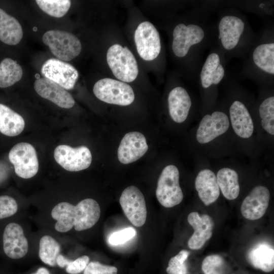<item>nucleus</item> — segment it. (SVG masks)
I'll return each instance as SVG.
<instances>
[{
    "label": "nucleus",
    "instance_id": "nucleus-37",
    "mask_svg": "<svg viewBox=\"0 0 274 274\" xmlns=\"http://www.w3.org/2000/svg\"><path fill=\"white\" fill-rule=\"evenodd\" d=\"M117 268L115 266L93 261L88 264L84 270V274H117Z\"/></svg>",
    "mask_w": 274,
    "mask_h": 274
},
{
    "label": "nucleus",
    "instance_id": "nucleus-31",
    "mask_svg": "<svg viewBox=\"0 0 274 274\" xmlns=\"http://www.w3.org/2000/svg\"><path fill=\"white\" fill-rule=\"evenodd\" d=\"M224 4H228L229 6L232 5L263 17L273 15V1H236L224 2Z\"/></svg>",
    "mask_w": 274,
    "mask_h": 274
},
{
    "label": "nucleus",
    "instance_id": "nucleus-35",
    "mask_svg": "<svg viewBox=\"0 0 274 274\" xmlns=\"http://www.w3.org/2000/svg\"><path fill=\"white\" fill-rule=\"evenodd\" d=\"M189 252L182 250L176 256L172 257L166 271L168 274H187V268L185 261L187 259Z\"/></svg>",
    "mask_w": 274,
    "mask_h": 274
},
{
    "label": "nucleus",
    "instance_id": "nucleus-40",
    "mask_svg": "<svg viewBox=\"0 0 274 274\" xmlns=\"http://www.w3.org/2000/svg\"><path fill=\"white\" fill-rule=\"evenodd\" d=\"M31 274H50L49 270L45 267H40L35 273Z\"/></svg>",
    "mask_w": 274,
    "mask_h": 274
},
{
    "label": "nucleus",
    "instance_id": "nucleus-12",
    "mask_svg": "<svg viewBox=\"0 0 274 274\" xmlns=\"http://www.w3.org/2000/svg\"><path fill=\"white\" fill-rule=\"evenodd\" d=\"M138 54L145 60L156 59L161 51V39L159 32L149 21L141 23L134 35Z\"/></svg>",
    "mask_w": 274,
    "mask_h": 274
},
{
    "label": "nucleus",
    "instance_id": "nucleus-18",
    "mask_svg": "<svg viewBox=\"0 0 274 274\" xmlns=\"http://www.w3.org/2000/svg\"><path fill=\"white\" fill-rule=\"evenodd\" d=\"M270 193L265 186L255 187L244 199L241 213L246 219L255 220L261 218L265 214L269 204Z\"/></svg>",
    "mask_w": 274,
    "mask_h": 274
},
{
    "label": "nucleus",
    "instance_id": "nucleus-32",
    "mask_svg": "<svg viewBox=\"0 0 274 274\" xmlns=\"http://www.w3.org/2000/svg\"><path fill=\"white\" fill-rule=\"evenodd\" d=\"M36 2L43 11L56 18L64 16L71 5L69 0H37Z\"/></svg>",
    "mask_w": 274,
    "mask_h": 274
},
{
    "label": "nucleus",
    "instance_id": "nucleus-26",
    "mask_svg": "<svg viewBox=\"0 0 274 274\" xmlns=\"http://www.w3.org/2000/svg\"><path fill=\"white\" fill-rule=\"evenodd\" d=\"M22 117L7 106L0 104V132L8 136L19 135L23 130Z\"/></svg>",
    "mask_w": 274,
    "mask_h": 274
},
{
    "label": "nucleus",
    "instance_id": "nucleus-17",
    "mask_svg": "<svg viewBox=\"0 0 274 274\" xmlns=\"http://www.w3.org/2000/svg\"><path fill=\"white\" fill-rule=\"evenodd\" d=\"M148 146L141 132L127 133L122 138L118 149V158L123 164H129L141 158L147 151Z\"/></svg>",
    "mask_w": 274,
    "mask_h": 274
},
{
    "label": "nucleus",
    "instance_id": "nucleus-39",
    "mask_svg": "<svg viewBox=\"0 0 274 274\" xmlns=\"http://www.w3.org/2000/svg\"><path fill=\"white\" fill-rule=\"evenodd\" d=\"M70 262V260L60 254L57 257L56 260V264L61 268L66 266Z\"/></svg>",
    "mask_w": 274,
    "mask_h": 274
},
{
    "label": "nucleus",
    "instance_id": "nucleus-33",
    "mask_svg": "<svg viewBox=\"0 0 274 274\" xmlns=\"http://www.w3.org/2000/svg\"><path fill=\"white\" fill-rule=\"evenodd\" d=\"M16 199L9 195H0V226L13 217L18 212Z\"/></svg>",
    "mask_w": 274,
    "mask_h": 274
},
{
    "label": "nucleus",
    "instance_id": "nucleus-20",
    "mask_svg": "<svg viewBox=\"0 0 274 274\" xmlns=\"http://www.w3.org/2000/svg\"><path fill=\"white\" fill-rule=\"evenodd\" d=\"M229 115L232 128L241 138H250L254 131V124L251 114L245 103L239 99L230 102Z\"/></svg>",
    "mask_w": 274,
    "mask_h": 274
},
{
    "label": "nucleus",
    "instance_id": "nucleus-3",
    "mask_svg": "<svg viewBox=\"0 0 274 274\" xmlns=\"http://www.w3.org/2000/svg\"><path fill=\"white\" fill-rule=\"evenodd\" d=\"M243 60L239 80L250 79L263 87L273 85L274 27L271 22H267L257 33Z\"/></svg>",
    "mask_w": 274,
    "mask_h": 274
},
{
    "label": "nucleus",
    "instance_id": "nucleus-27",
    "mask_svg": "<svg viewBox=\"0 0 274 274\" xmlns=\"http://www.w3.org/2000/svg\"><path fill=\"white\" fill-rule=\"evenodd\" d=\"M217 181L223 196L228 200H234L239 193L240 188L237 172L228 167L220 169L217 173Z\"/></svg>",
    "mask_w": 274,
    "mask_h": 274
},
{
    "label": "nucleus",
    "instance_id": "nucleus-23",
    "mask_svg": "<svg viewBox=\"0 0 274 274\" xmlns=\"http://www.w3.org/2000/svg\"><path fill=\"white\" fill-rule=\"evenodd\" d=\"M195 187L202 202L209 206L214 202L220 195V188L214 173L210 169L200 170L195 180Z\"/></svg>",
    "mask_w": 274,
    "mask_h": 274
},
{
    "label": "nucleus",
    "instance_id": "nucleus-5",
    "mask_svg": "<svg viewBox=\"0 0 274 274\" xmlns=\"http://www.w3.org/2000/svg\"><path fill=\"white\" fill-rule=\"evenodd\" d=\"M209 52L199 70L197 81L203 92L215 91L224 78L227 62L223 53L211 45Z\"/></svg>",
    "mask_w": 274,
    "mask_h": 274
},
{
    "label": "nucleus",
    "instance_id": "nucleus-30",
    "mask_svg": "<svg viewBox=\"0 0 274 274\" xmlns=\"http://www.w3.org/2000/svg\"><path fill=\"white\" fill-rule=\"evenodd\" d=\"M258 114L261 125L267 132L274 135V96L267 95L259 103Z\"/></svg>",
    "mask_w": 274,
    "mask_h": 274
},
{
    "label": "nucleus",
    "instance_id": "nucleus-6",
    "mask_svg": "<svg viewBox=\"0 0 274 274\" xmlns=\"http://www.w3.org/2000/svg\"><path fill=\"white\" fill-rule=\"evenodd\" d=\"M107 60L113 74L121 81L131 82L136 78L139 73L137 61L127 47L112 45L108 50Z\"/></svg>",
    "mask_w": 274,
    "mask_h": 274
},
{
    "label": "nucleus",
    "instance_id": "nucleus-7",
    "mask_svg": "<svg viewBox=\"0 0 274 274\" xmlns=\"http://www.w3.org/2000/svg\"><path fill=\"white\" fill-rule=\"evenodd\" d=\"M0 249L11 259H19L26 255L28 243L19 223L7 221L0 226Z\"/></svg>",
    "mask_w": 274,
    "mask_h": 274
},
{
    "label": "nucleus",
    "instance_id": "nucleus-21",
    "mask_svg": "<svg viewBox=\"0 0 274 274\" xmlns=\"http://www.w3.org/2000/svg\"><path fill=\"white\" fill-rule=\"evenodd\" d=\"M187 220L194 229L193 234L188 241V246L192 250L199 249L211 237L214 221L208 215L200 216L195 212L188 215Z\"/></svg>",
    "mask_w": 274,
    "mask_h": 274
},
{
    "label": "nucleus",
    "instance_id": "nucleus-15",
    "mask_svg": "<svg viewBox=\"0 0 274 274\" xmlns=\"http://www.w3.org/2000/svg\"><path fill=\"white\" fill-rule=\"evenodd\" d=\"M44 78L58 84L65 89L70 90L78 79V71L71 64L56 58H50L41 68Z\"/></svg>",
    "mask_w": 274,
    "mask_h": 274
},
{
    "label": "nucleus",
    "instance_id": "nucleus-25",
    "mask_svg": "<svg viewBox=\"0 0 274 274\" xmlns=\"http://www.w3.org/2000/svg\"><path fill=\"white\" fill-rule=\"evenodd\" d=\"M23 37L19 21L0 8V41L9 45H16Z\"/></svg>",
    "mask_w": 274,
    "mask_h": 274
},
{
    "label": "nucleus",
    "instance_id": "nucleus-22",
    "mask_svg": "<svg viewBox=\"0 0 274 274\" xmlns=\"http://www.w3.org/2000/svg\"><path fill=\"white\" fill-rule=\"evenodd\" d=\"M169 115L178 123L184 122L187 118L192 107V100L188 92L182 86L174 87L167 97Z\"/></svg>",
    "mask_w": 274,
    "mask_h": 274
},
{
    "label": "nucleus",
    "instance_id": "nucleus-38",
    "mask_svg": "<svg viewBox=\"0 0 274 274\" xmlns=\"http://www.w3.org/2000/svg\"><path fill=\"white\" fill-rule=\"evenodd\" d=\"M89 263V258L83 255L74 261H71L66 266V271L69 274H78L84 271Z\"/></svg>",
    "mask_w": 274,
    "mask_h": 274
},
{
    "label": "nucleus",
    "instance_id": "nucleus-13",
    "mask_svg": "<svg viewBox=\"0 0 274 274\" xmlns=\"http://www.w3.org/2000/svg\"><path fill=\"white\" fill-rule=\"evenodd\" d=\"M54 157L58 164L70 172L85 169L92 161L91 153L85 146L73 148L66 145H59L54 150Z\"/></svg>",
    "mask_w": 274,
    "mask_h": 274
},
{
    "label": "nucleus",
    "instance_id": "nucleus-24",
    "mask_svg": "<svg viewBox=\"0 0 274 274\" xmlns=\"http://www.w3.org/2000/svg\"><path fill=\"white\" fill-rule=\"evenodd\" d=\"M247 258L255 268L265 272L274 268V250L273 246L265 243L257 244L248 252Z\"/></svg>",
    "mask_w": 274,
    "mask_h": 274
},
{
    "label": "nucleus",
    "instance_id": "nucleus-1",
    "mask_svg": "<svg viewBox=\"0 0 274 274\" xmlns=\"http://www.w3.org/2000/svg\"><path fill=\"white\" fill-rule=\"evenodd\" d=\"M219 1L196 3L185 21L178 23L172 31L171 48L174 55L185 60L189 76L197 81L204 51L213 38L212 12L221 6Z\"/></svg>",
    "mask_w": 274,
    "mask_h": 274
},
{
    "label": "nucleus",
    "instance_id": "nucleus-36",
    "mask_svg": "<svg viewBox=\"0 0 274 274\" xmlns=\"http://www.w3.org/2000/svg\"><path fill=\"white\" fill-rule=\"evenodd\" d=\"M135 234L134 228H126L112 233L109 238V242L113 245L122 244L133 238Z\"/></svg>",
    "mask_w": 274,
    "mask_h": 274
},
{
    "label": "nucleus",
    "instance_id": "nucleus-8",
    "mask_svg": "<svg viewBox=\"0 0 274 274\" xmlns=\"http://www.w3.org/2000/svg\"><path fill=\"white\" fill-rule=\"evenodd\" d=\"M42 40L51 53L62 61L73 59L82 50L79 39L74 35L63 30H48L43 35Z\"/></svg>",
    "mask_w": 274,
    "mask_h": 274
},
{
    "label": "nucleus",
    "instance_id": "nucleus-11",
    "mask_svg": "<svg viewBox=\"0 0 274 274\" xmlns=\"http://www.w3.org/2000/svg\"><path fill=\"white\" fill-rule=\"evenodd\" d=\"M9 159L14 165L16 174L21 178H31L38 172L37 153L29 143L22 142L14 145L9 152Z\"/></svg>",
    "mask_w": 274,
    "mask_h": 274
},
{
    "label": "nucleus",
    "instance_id": "nucleus-14",
    "mask_svg": "<svg viewBox=\"0 0 274 274\" xmlns=\"http://www.w3.org/2000/svg\"><path fill=\"white\" fill-rule=\"evenodd\" d=\"M119 202L125 215L134 226L141 227L145 224L147 218L146 202L138 188L130 186L125 188Z\"/></svg>",
    "mask_w": 274,
    "mask_h": 274
},
{
    "label": "nucleus",
    "instance_id": "nucleus-16",
    "mask_svg": "<svg viewBox=\"0 0 274 274\" xmlns=\"http://www.w3.org/2000/svg\"><path fill=\"white\" fill-rule=\"evenodd\" d=\"M227 115L222 111H215L205 115L197 129L196 138L201 144L208 143L226 132L229 127Z\"/></svg>",
    "mask_w": 274,
    "mask_h": 274
},
{
    "label": "nucleus",
    "instance_id": "nucleus-34",
    "mask_svg": "<svg viewBox=\"0 0 274 274\" xmlns=\"http://www.w3.org/2000/svg\"><path fill=\"white\" fill-rule=\"evenodd\" d=\"M202 270L204 274H225V263L219 255L206 257L202 261Z\"/></svg>",
    "mask_w": 274,
    "mask_h": 274
},
{
    "label": "nucleus",
    "instance_id": "nucleus-28",
    "mask_svg": "<svg viewBox=\"0 0 274 274\" xmlns=\"http://www.w3.org/2000/svg\"><path fill=\"white\" fill-rule=\"evenodd\" d=\"M23 71L21 66L10 58L4 59L0 63V88L13 85L20 80Z\"/></svg>",
    "mask_w": 274,
    "mask_h": 274
},
{
    "label": "nucleus",
    "instance_id": "nucleus-2",
    "mask_svg": "<svg viewBox=\"0 0 274 274\" xmlns=\"http://www.w3.org/2000/svg\"><path fill=\"white\" fill-rule=\"evenodd\" d=\"M256 36L245 15L233 7H225L214 23L211 45L223 53L227 62L232 57L243 60Z\"/></svg>",
    "mask_w": 274,
    "mask_h": 274
},
{
    "label": "nucleus",
    "instance_id": "nucleus-10",
    "mask_svg": "<svg viewBox=\"0 0 274 274\" xmlns=\"http://www.w3.org/2000/svg\"><path fill=\"white\" fill-rule=\"evenodd\" d=\"M156 195L164 207L172 208L180 203L183 194L179 184V172L174 165H168L162 170L158 180Z\"/></svg>",
    "mask_w": 274,
    "mask_h": 274
},
{
    "label": "nucleus",
    "instance_id": "nucleus-4",
    "mask_svg": "<svg viewBox=\"0 0 274 274\" xmlns=\"http://www.w3.org/2000/svg\"><path fill=\"white\" fill-rule=\"evenodd\" d=\"M51 215L56 221L54 228L58 232H66L73 228L79 231L89 229L97 223L100 209L96 200L86 198L76 205L60 202L53 208Z\"/></svg>",
    "mask_w": 274,
    "mask_h": 274
},
{
    "label": "nucleus",
    "instance_id": "nucleus-29",
    "mask_svg": "<svg viewBox=\"0 0 274 274\" xmlns=\"http://www.w3.org/2000/svg\"><path fill=\"white\" fill-rule=\"evenodd\" d=\"M60 246L57 241L49 235L43 236L39 242V256L44 263L54 266L59 254Z\"/></svg>",
    "mask_w": 274,
    "mask_h": 274
},
{
    "label": "nucleus",
    "instance_id": "nucleus-19",
    "mask_svg": "<svg viewBox=\"0 0 274 274\" xmlns=\"http://www.w3.org/2000/svg\"><path fill=\"white\" fill-rule=\"evenodd\" d=\"M34 88L42 97L50 100L58 107L70 109L75 101L71 95L63 87L46 78H40L35 82Z\"/></svg>",
    "mask_w": 274,
    "mask_h": 274
},
{
    "label": "nucleus",
    "instance_id": "nucleus-9",
    "mask_svg": "<svg viewBox=\"0 0 274 274\" xmlns=\"http://www.w3.org/2000/svg\"><path fill=\"white\" fill-rule=\"evenodd\" d=\"M93 91L98 99L110 104L126 106L134 99L133 90L129 85L111 78L98 80L94 84Z\"/></svg>",
    "mask_w": 274,
    "mask_h": 274
}]
</instances>
